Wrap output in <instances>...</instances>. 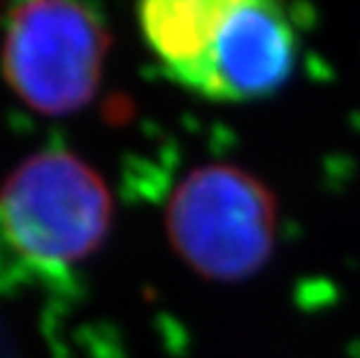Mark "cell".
<instances>
[{"mask_svg": "<svg viewBox=\"0 0 360 358\" xmlns=\"http://www.w3.org/2000/svg\"><path fill=\"white\" fill-rule=\"evenodd\" d=\"M240 0H140V26L167 77L186 89Z\"/></svg>", "mask_w": 360, "mask_h": 358, "instance_id": "5", "label": "cell"}, {"mask_svg": "<svg viewBox=\"0 0 360 358\" xmlns=\"http://www.w3.org/2000/svg\"><path fill=\"white\" fill-rule=\"evenodd\" d=\"M110 35L82 0H24L3 42L7 87L30 110L63 117L94 101Z\"/></svg>", "mask_w": 360, "mask_h": 358, "instance_id": "3", "label": "cell"}, {"mask_svg": "<svg viewBox=\"0 0 360 358\" xmlns=\"http://www.w3.org/2000/svg\"><path fill=\"white\" fill-rule=\"evenodd\" d=\"M114 205L103 177L68 151H40L0 186V235L37 268H70L105 245Z\"/></svg>", "mask_w": 360, "mask_h": 358, "instance_id": "2", "label": "cell"}, {"mask_svg": "<svg viewBox=\"0 0 360 358\" xmlns=\"http://www.w3.org/2000/svg\"><path fill=\"white\" fill-rule=\"evenodd\" d=\"M300 37L283 0H240L186 89L221 103L270 98L293 77Z\"/></svg>", "mask_w": 360, "mask_h": 358, "instance_id": "4", "label": "cell"}, {"mask_svg": "<svg viewBox=\"0 0 360 358\" xmlns=\"http://www.w3.org/2000/svg\"><path fill=\"white\" fill-rule=\"evenodd\" d=\"M277 198L235 163L191 170L165 205V235L181 263L217 284L256 277L277 249Z\"/></svg>", "mask_w": 360, "mask_h": 358, "instance_id": "1", "label": "cell"}]
</instances>
